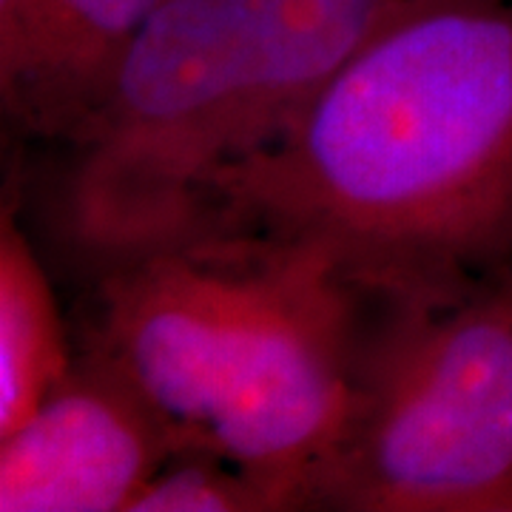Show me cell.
Listing matches in <instances>:
<instances>
[{
	"label": "cell",
	"instance_id": "cell-1",
	"mask_svg": "<svg viewBox=\"0 0 512 512\" xmlns=\"http://www.w3.org/2000/svg\"><path fill=\"white\" fill-rule=\"evenodd\" d=\"M214 234L316 256L367 296L512 262V0H396L214 185L194 237Z\"/></svg>",
	"mask_w": 512,
	"mask_h": 512
},
{
	"label": "cell",
	"instance_id": "cell-2",
	"mask_svg": "<svg viewBox=\"0 0 512 512\" xmlns=\"http://www.w3.org/2000/svg\"><path fill=\"white\" fill-rule=\"evenodd\" d=\"M367 296L328 262L194 237L103 268L86 350L177 436L313 510L353 396Z\"/></svg>",
	"mask_w": 512,
	"mask_h": 512
},
{
	"label": "cell",
	"instance_id": "cell-3",
	"mask_svg": "<svg viewBox=\"0 0 512 512\" xmlns=\"http://www.w3.org/2000/svg\"><path fill=\"white\" fill-rule=\"evenodd\" d=\"M396 0H163L66 143L63 214L103 268L194 237Z\"/></svg>",
	"mask_w": 512,
	"mask_h": 512
},
{
	"label": "cell",
	"instance_id": "cell-4",
	"mask_svg": "<svg viewBox=\"0 0 512 512\" xmlns=\"http://www.w3.org/2000/svg\"><path fill=\"white\" fill-rule=\"evenodd\" d=\"M373 299L313 510L512 512V276Z\"/></svg>",
	"mask_w": 512,
	"mask_h": 512
},
{
	"label": "cell",
	"instance_id": "cell-5",
	"mask_svg": "<svg viewBox=\"0 0 512 512\" xmlns=\"http://www.w3.org/2000/svg\"><path fill=\"white\" fill-rule=\"evenodd\" d=\"M183 447L157 410L83 350L55 390L0 436V512H131Z\"/></svg>",
	"mask_w": 512,
	"mask_h": 512
},
{
	"label": "cell",
	"instance_id": "cell-6",
	"mask_svg": "<svg viewBox=\"0 0 512 512\" xmlns=\"http://www.w3.org/2000/svg\"><path fill=\"white\" fill-rule=\"evenodd\" d=\"M163 0H0V103L37 140L69 143Z\"/></svg>",
	"mask_w": 512,
	"mask_h": 512
},
{
	"label": "cell",
	"instance_id": "cell-7",
	"mask_svg": "<svg viewBox=\"0 0 512 512\" xmlns=\"http://www.w3.org/2000/svg\"><path fill=\"white\" fill-rule=\"evenodd\" d=\"M74 356L49 276L23 237L12 208L0 220V436L12 433L55 384Z\"/></svg>",
	"mask_w": 512,
	"mask_h": 512
},
{
	"label": "cell",
	"instance_id": "cell-8",
	"mask_svg": "<svg viewBox=\"0 0 512 512\" xmlns=\"http://www.w3.org/2000/svg\"><path fill=\"white\" fill-rule=\"evenodd\" d=\"M293 501L276 484L222 458L188 453L171 458L131 512H288Z\"/></svg>",
	"mask_w": 512,
	"mask_h": 512
}]
</instances>
